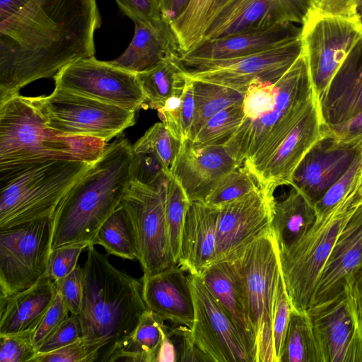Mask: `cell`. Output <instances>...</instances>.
Returning a JSON list of instances; mask_svg holds the SVG:
<instances>
[{
	"mask_svg": "<svg viewBox=\"0 0 362 362\" xmlns=\"http://www.w3.org/2000/svg\"><path fill=\"white\" fill-rule=\"evenodd\" d=\"M96 0H30L0 21V102L66 66L94 57Z\"/></svg>",
	"mask_w": 362,
	"mask_h": 362,
	"instance_id": "cell-1",
	"label": "cell"
},
{
	"mask_svg": "<svg viewBox=\"0 0 362 362\" xmlns=\"http://www.w3.org/2000/svg\"><path fill=\"white\" fill-rule=\"evenodd\" d=\"M83 296L78 314L87 362H112L147 310L143 278L115 267L95 245L87 247Z\"/></svg>",
	"mask_w": 362,
	"mask_h": 362,
	"instance_id": "cell-2",
	"label": "cell"
},
{
	"mask_svg": "<svg viewBox=\"0 0 362 362\" xmlns=\"http://www.w3.org/2000/svg\"><path fill=\"white\" fill-rule=\"evenodd\" d=\"M132 146L124 138L107 145L64 194L52 215L51 248L93 245L105 221L120 205L131 183Z\"/></svg>",
	"mask_w": 362,
	"mask_h": 362,
	"instance_id": "cell-3",
	"label": "cell"
},
{
	"mask_svg": "<svg viewBox=\"0 0 362 362\" xmlns=\"http://www.w3.org/2000/svg\"><path fill=\"white\" fill-rule=\"evenodd\" d=\"M107 142L64 136L49 129L33 98L16 95L0 102V174L54 159L93 162Z\"/></svg>",
	"mask_w": 362,
	"mask_h": 362,
	"instance_id": "cell-4",
	"label": "cell"
},
{
	"mask_svg": "<svg viewBox=\"0 0 362 362\" xmlns=\"http://www.w3.org/2000/svg\"><path fill=\"white\" fill-rule=\"evenodd\" d=\"M276 85L274 108L254 121L243 122L224 144L237 164L245 165L256 180L280 144L317 99L302 52Z\"/></svg>",
	"mask_w": 362,
	"mask_h": 362,
	"instance_id": "cell-5",
	"label": "cell"
},
{
	"mask_svg": "<svg viewBox=\"0 0 362 362\" xmlns=\"http://www.w3.org/2000/svg\"><path fill=\"white\" fill-rule=\"evenodd\" d=\"M91 163L48 160L0 174V230L52 216L64 194Z\"/></svg>",
	"mask_w": 362,
	"mask_h": 362,
	"instance_id": "cell-6",
	"label": "cell"
},
{
	"mask_svg": "<svg viewBox=\"0 0 362 362\" xmlns=\"http://www.w3.org/2000/svg\"><path fill=\"white\" fill-rule=\"evenodd\" d=\"M362 202L357 188L317 219L296 243L279 250V262L292 310L306 313L320 275L332 247L353 213Z\"/></svg>",
	"mask_w": 362,
	"mask_h": 362,
	"instance_id": "cell-7",
	"label": "cell"
},
{
	"mask_svg": "<svg viewBox=\"0 0 362 362\" xmlns=\"http://www.w3.org/2000/svg\"><path fill=\"white\" fill-rule=\"evenodd\" d=\"M230 259L240 275L249 320L255 334L256 362H276L272 313L281 267L279 247L272 228Z\"/></svg>",
	"mask_w": 362,
	"mask_h": 362,
	"instance_id": "cell-8",
	"label": "cell"
},
{
	"mask_svg": "<svg viewBox=\"0 0 362 362\" xmlns=\"http://www.w3.org/2000/svg\"><path fill=\"white\" fill-rule=\"evenodd\" d=\"M33 98L47 126L60 136L107 142L135 124L136 112L59 87L47 96Z\"/></svg>",
	"mask_w": 362,
	"mask_h": 362,
	"instance_id": "cell-9",
	"label": "cell"
},
{
	"mask_svg": "<svg viewBox=\"0 0 362 362\" xmlns=\"http://www.w3.org/2000/svg\"><path fill=\"white\" fill-rule=\"evenodd\" d=\"M301 25L302 52L318 100L362 40V22L360 17L324 15L309 9Z\"/></svg>",
	"mask_w": 362,
	"mask_h": 362,
	"instance_id": "cell-10",
	"label": "cell"
},
{
	"mask_svg": "<svg viewBox=\"0 0 362 362\" xmlns=\"http://www.w3.org/2000/svg\"><path fill=\"white\" fill-rule=\"evenodd\" d=\"M52 217L0 230V297L24 291L47 274Z\"/></svg>",
	"mask_w": 362,
	"mask_h": 362,
	"instance_id": "cell-11",
	"label": "cell"
},
{
	"mask_svg": "<svg viewBox=\"0 0 362 362\" xmlns=\"http://www.w3.org/2000/svg\"><path fill=\"white\" fill-rule=\"evenodd\" d=\"M301 52L299 34L269 49L242 57L180 62L184 76L191 80L213 83L246 93L255 80L276 83Z\"/></svg>",
	"mask_w": 362,
	"mask_h": 362,
	"instance_id": "cell-12",
	"label": "cell"
},
{
	"mask_svg": "<svg viewBox=\"0 0 362 362\" xmlns=\"http://www.w3.org/2000/svg\"><path fill=\"white\" fill-rule=\"evenodd\" d=\"M120 205L132 224L144 275L175 265L165 219V187H152L131 181Z\"/></svg>",
	"mask_w": 362,
	"mask_h": 362,
	"instance_id": "cell-13",
	"label": "cell"
},
{
	"mask_svg": "<svg viewBox=\"0 0 362 362\" xmlns=\"http://www.w3.org/2000/svg\"><path fill=\"white\" fill-rule=\"evenodd\" d=\"M53 78L57 87L134 112L145 109L136 74L95 57L66 66Z\"/></svg>",
	"mask_w": 362,
	"mask_h": 362,
	"instance_id": "cell-14",
	"label": "cell"
},
{
	"mask_svg": "<svg viewBox=\"0 0 362 362\" xmlns=\"http://www.w3.org/2000/svg\"><path fill=\"white\" fill-rule=\"evenodd\" d=\"M194 305L191 328L197 346L214 362H252L230 315L199 275H187Z\"/></svg>",
	"mask_w": 362,
	"mask_h": 362,
	"instance_id": "cell-15",
	"label": "cell"
},
{
	"mask_svg": "<svg viewBox=\"0 0 362 362\" xmlns=\"http://www.w3.org/2000/svg\"><path fill=\"white\" fill-rule=\"evenodd\" d=\"M324 362H362V322L350 285L307 310Z\"/></svg>",
	"mask_w": 362,
	"mask_h": 362,
	"instance_id": "cell-16",
	"label": "cell"
},
{
	"mask_svg": "<svg viewBox=\"0 0 362 362\" xmlns=\"http://www.w3.org/2000/svg\"><path fill=\"white\" fill-rule=\"evenodd\" d=\"M274 191L259 187L219 207L214 261L230 259L271 229Z\"/></svg>",
	"mask_w": 362,
	"mask_h": 362,
	"instance_id": "cell-17",
	"label": "cell"
},
{
	"mask_svg": "<svg viewBox=\"0 0 362 362\" xmlns=\"http://www.w3.org/2000/svg\"><path fill=\"white\" fill-rule=\"evenodd\" d=\"M310 8V0H234L214 18L202 42L279 24H302Z\"/></svg>",
	"mask_w": 362,
	"mask_h": 362,
	"instance_id": "cell-18",
	"label": "cell"
},
{
	"mask_svg": "<svg viewBox=\"0 0 362 362\" xmlns=\"http://www.w3.org/2000/svg\"><path fill=\"white\" fill-rule=\"evenodd\" d=\"M361 152V148L338 140L327 127L296 168L290 185L315 204Z\"/></svg>",
	"mask_w": 362,
	"mask_h": 362,
	"instance_id": "cell-19",
	"label": "cell"
},
{
	"mask_svg": "<svg viewBox=\"0 0 362 362\" xmlns=\"http://www.w3.org/2000/svg\"><path fill=\"white\" fill-rule=\"evenodd\" d=\"M238 166L224 145L197 146L182 143L171 174L190 202H204L220 180Z\"/></svg>",
	"mask_w": 362,
	"mask_h": 362,
	"instance_id": "cell-20",
	"label": "cell"
},
{
	"mask_svg": "<svg viewBox=\"0 0 362 362\" xmlns=\"http://www.w3.org/2000/svg\"><path fill=\"white\" fill-rule=\"evenodd\" d=\"M327 130L317 99L272 156L257 180L259 186L274 192L279 186L290 185L296 168Z\"/></svg>",
	"mask_w": 362,
	"mask_h": 362,
	"instance_id": "cell-21",
	"label": "cell"
},
{
	"mask_svg": "<svg viewBox=\"0 0 362 362\" xmlns=\"http://www.w3.org/2000/svg\"><path fill=\"white\" fill-rule=\"evenodd\" d=\"M362 262V202L341 230L320 275L310 307L329 301L350 285Z\"/></svg>",
	"mask_w": 362,
	"mask_h": 362,
	"instance_id": "cell-22",
	"label": "cell"
},
{
	"mask_svg": "<svg viewBox=\"0 0 362 362\" xmlns=\"http://www.w3.org/2000/svg\"><path fill=\"white\" fill-rule=\"evenodd\" d=\"M177 264L143 275V298L147 309L174 325L191 327L194 305L188 276Z\"/></svg>",
	"mask_w": 362,
	"mask_h": 362,
	"instance_id": "cell-23",
	"label": "cell"
},
{
	"mask_svg": "<svg viewBox=\"0 0 362 362\" xmlns=\"http://www.w3.org/2000/svg\"><path fill=\"white\" fill-rule=\"evenodd\" d=\"M134 23V37L128 47L112 65L138 74L149 70L182 52L170 23L162 18Z\"/></svg>",
	"mask_w": 362,
	"mask_h": 362,
	"instance_id": "cell-24",
	"label": "cell"
},
{
	"mask_svg": "<svg viewBox=\"0 0 362 362\" xmlns=\"http://www.w3.org/2000/svg\"><path fill=\"white\" fill-rule=\"evenodd\" d=\"M318 104L323 122L328 127L344 123L362 110V40L339 68Z\"/></svg>",
	"mask_w": 362,
	"mask_h": 362,
	"instance_id": "cell-25",
	"label": "cell"
},
{
	"mask_svg": "<svg viewBox=\"0 0 362 362\" xmlns=\"http://www.w3.org/2000/svg\"><path fill=\"white\" fill-rule=\"evenodd\" d=\"M199 276L230 315L252 362H256V337L249 320L242 281L234 262L230 259L214 261Z\"/></svg>",
	"mask_w": 362,
	"mask_h": 362,
	"instance_id": "cell-26",
	"label": "cell"
},
{
	"mask_svg": "<svg viewBox=\"0 0 362 362\" xmlns=\"http://www.w3.org/2000/svg\"><path fill=\"white\" fill-rule=\"evenodd\" d=\"M219 208L204 202H191L182 230L177 265L191 274L199 275L215 260Z\"/></svg>",
	"mask_w": 362,
	"mask_h": 362,
	"instance_id": "cell-27",
	"label": "cell"
},
{
	"mask_svg": "<svg viewBox=\"0 0 362 362\" xmlns=\"http://www.w3.org/2000/svg\"><path fill=\"white\" fill-rule=\"evenodd\" d=\"M300 33V28L293 23H284L264 30L205 40L182 53L180 60L193 62L242 57L269 49Z\"/></svg>",
	"mask_w": 362,
	"mask_h": 362,
	"instance_id": "cell-28",
	"label": "cell"
},
{
	"mask_svg": "<svg viewBox=\"0 0 362 362\" xmlns=\"http://www.w3.org/2000/svg\"><path fill=\"white\" fill-rule=\"evenodd\" d=\"M56 293L55 284L45 276L24 291L0 297V335L34 332Z\"/></svg>",
	"mask_w": 362,
	"mask_h": 362,
	"instance_id": "cell-29",
	"label": "cell"
},
{
	"mask_svg": "<svg viewBox=\"0 0 362 362\" xmlns=\"http://www.w3.org/2000/svg\"><path fill=\"white\" fill-rule=\"evenodd\" d=\"M317 217L314 204L292 187L286 197L274 204L271 228L279 250L287 249L299 240L312 227Z\"/></svg>",
	"mask_w": 362,
	"mask_h": 362,
	"instance_id": "cell-30",
	"label": "cell"
},
{
	"mask_svg": "<svg viewBox=\"0 0 362 362\" xmlns=\"http://www.w3.org/2000/svg\"><path fill=\"white\" fill-rule=\"evenodd\" d=\"M180 56L171 57L149 70L136 74L145 97V109L158 110L170 97L182 92L186 78Z\"/></svg>",
	"mask_w": 362,
	"mask_h": 362,
	"instance_id": "cell-31",
	"label": "cell"
},
{
	"mask_svg": "<svg viewBox=\"0 0 362 362\" xmlns=\"http://www.w3.org/2000/svg\"><path fill=\"white\" fill-rule=\"evenodd\" d=\"M165 320L147 309L128 341L118 351L112 362H157Z\"/></svg>",
	"mask_w": 362,
	"mask_h": 362,
	"instance_id": "cell-32",
	"label": "cell"
},
{
	"mask_svg": "<svg viewBox=\"0 0 362 362\" xmlns=\"http://www.w3.org/2000/svg\"><path fill=\"white\" fill-rule=\"evenodd\" d=\"M194 114L189 140L194 138L207 121L221 110L243 104L245 93L224 86L193 81Z\"/></svg>",
	"mask_w": 362,
	"mask_h": 362,
	"instance_id": "cell-33",
	"label": "cell"
},
{
	"mask_svg": "<svg viewBox=\"0 0 362 362\" xmlns=\"http://www.w3.org/2000/svg\"><path fill=\"white\" fill-rule=\"evenodd\" d=\"M279 362H324L321 348L306 313L291 310Z\"/></svg>",
	"mask_w": 362,
	"mask_h": 362,
	"instance_id": "cell-34",
	"label": "cell"
},
{
	"mask_svg": "<svg viewBox=\"0 0 362 362\" xmlns=\"http://www.w3.org/2000/svg\"><path fill=\"white\" fill-rule=\"evenodd\" d=\"M93 245L103 246L107 255L130 260L139 259L138 244L133 226L121 205L102 224Z\"/></svg>",
	"mask_w": 362,
	"mask_h": 362,
	"instance_id": "cell-35",
	"label": "cell"
},
{
	"mask_svg": "<svg viewBox=\"0 0 362 362\" xmlns=\"http://www.w3.org/2000/svg\"><path fill=\"white\" fill-rule=\"evenodd\" d=\"M215 2L216 0H191L186 10L170 25L182 53L202 42Z\"/></svg>",
	"mask_w": 362,
	"mask_h": 362,
	"instance_id": "cell-36",
	"label": "cell"
},
{
	"mask_svg": "<svg viewBox=\"0 0 362 362\" xmlns=\"http://www.w3.org/2000/svg\"><path fill=\"white\" fill-rule=\"evenodd\" d=\"M177 180L170 174L165 186V213L172 257L177 264L187 212L190 204Z\"/></svg>",
	"mask_w": 362,
	"mask_h": 362,
	"instance_id": "cell-37",
	"label": "cell"
},
{
	"mask_svg": "<svg viewBox=\"0 0 362 362\" xmlns=\"http://www.w3.org/2000/svg\"><path fill=\"white\" fill-rule=\"evenodd\" d=\"M185 78L182 92L170 97L157 110L160 121L182 143L189 139L194 114L193 81Z\"/></svg>",
	"mask_w": 362,
	"mask_h": 362,
	"instance_id": "cell-38",
	"label": "cell"
},
{
	"mask_svg": "<svg viewBox=\"0 0 362 362\" xmlns=\"http://www.w3.org/2000/svg\"><path fill=\"white\" fill-rule=\"evenodd\" d=\"M243 119V104L228 107L209 119L190 141L197 146L224 145L238 129Z\"/></svg>",
	"mask_w": 362,
	"mask_h": 362,
	"instance_id": "cell-39",
	"label": "cell"
},
{
	"mask_svg": "<svg viewBox=\"0 0 362 362\" xmlns=\"http://www.w3.org/2000/svg\"><path fill=\"white\" fill-rule=\"evenodd\" d=\"M181 146L182 142L160 122L151 127L132 146V149L153 153L170 175Z\"/></svg>",
	"mask_w": 362,
	"mask_h": 362,
	"instance_id": "cell-40",
	"label": "cell"
},
{
	"mask_svg": "<svg viewBox=\"0 0 362 362\" xmlns=\"http://www.w3.org/2000/svg\"><path fill=\"white\" fill-rule=\"evenodd\" d=\"M259 185L245 165H238L228 173L217 184L204 202L221 207L257 189Z\"/></svg>",
	"mask_w": 362,
	"mask_h": 362,
	"instance_id": "cell-41",
	"label": "cell"
},
{
	"mask_svg": "<svg viewBox=\"0 0 362 362\" xmlns=\"http://www.w3.org/2000/svg\"><path fill=\"white\" fill-rule=\"evenodd\" d=\"M361 176L362 152L356 157L344 174L314 204L317 215L327 214L350 192L359 188Z\"/></svg>",
	"mask_w": 362,
	"mask_h": 362,
	"instance_id": "cell-42",
	"label": "cell"
},
{
	"mask_svg": "<svg viewBox=\"0 0 362 362\" xmlns=\"http://www.w3.org/2000/svg\"><path fill=\"white\" fill-rule=\"evenodd\" d=\"M277 93L276 83L255 80L249 85L243 102V122L254 121L272 110Z\"/></svg>",
	"mask_w": 362,
	"mask_h": 362,
	"instance_id": "cell-43",
	"label": "cell"
},
{
	"mask_svg": "<svg viewBox=\"0 0 362 362\" xmlns=\"http://www.w3.org/2000/svg\"><path fill=\"white\" fill-rule=\"evenodd\" d=\"M131 175L132 182L160 188L165 186L170 175L153 153L132 149Z\"/></svg>",
	"mask_w": 362,
	"mask_h": 362,
	"instance_id": "cell-44",
	"label": "cell"
},
{
	"mask_svg": "<svg viewBox=\"0 0 362 362\" xmlns=\"http://www.w3.org/2000/svg\"><path fill=\"white\" fill-rule=\"evenodd\" d=\"M291 310V304L281 270L276 286L272 313V334L276 362H279Z\"/></svg>",
	"mask_w": 362,
	"mask_h": 362,
	"instance_id": "cell-45",
	"label": "cell"
},
{
	"mask_svg": "<svg viewBox=\"0 0 362 362\" xmlns=\"http://www.w3.org/2000/svg\"><path fill=\"white\" fill-rule=\"evenodd\" d=\"M88 246L78 243L52 249L46 276L57 284L77 267L81 253Z\"/></svg>",
	"mask_w": 362,
	"mask_h": 362,
	"instance_id": "cell-46",
	"label": "cell"
},
{
	"mask_svg": "<svg viewBox=\"0 0 362 362\" xmlns=\"http://www.w3.org/2000/svg\"><path fill=\"white\" fill-rule=\"evenodd\" d=\"M34 332L0 335V362H32L37 354Z\"/></svg>",
	"mask_w": 362,
	"mask_h": 362,
	"instance_id": "cell-47",
	"label": "cell"
},
{
	"mask_svg": "<svg viewBox=\"0 0 362 362\" xmlns=\"http://www.w3.org/2000/svg\"><path fill=\"white\" fill-rule=\"evenodd\" d=\"M69 309L57 291L50 307L33 332V343L36 350L69 317Z\"/></svg>",
	"mask_w": 362,
	"mask_h": 362,
	"instance_id": "cell-48",
	"label": "cell"
},
{
	"mask_svg": "<svg viewBox=\"0 0 362 362\" xmlns=\"http://www.w3.org/2000/svg\"><path fill=\"white\" fill-rule=\"evenodd\" d=\"M83 338L78 315L71 314L37 349V354H45L71 344Z\"/></svg>",
	"mask_w": 362,
	"mask_h": 362,
	"instance_id": "cell-49",
	"label": "cell"
},
{
	"mask_svg": "<svg viewBox=\"0 0 362 362\" xmlns=\"http://www.w3.org/2000/svg\"><path fill=\"white\" fill-rule=\"evenodd\" d=\"M56 285L70 313H79L83 296V268L77 266Z\"/></svg>",
	"mask_w": 362,
	"mask_h": 362,
	"instance_id": "cell-50",
	"label": "cell"
},
{
	"mask_svg": "<svg viewBox=\"0 0 362 362\" xmlns=\"http://www.w3.org/2000/svg\"><path fill=\"white\" fill-rule=\"evenodd\" d=\"M119 10L133 22L160 18L159 0H115Z\"/></svg>",
	"mask_w": 362,
	"mask_h": 362,
	"instance_id": "cell-51",
	"label": "cell"
},
{
	"mask_svg": "<svg viewBox=\"0 0 362 362\" xmlns=\"http://www.w3.org/2000/svg\"><path fill=\"white\" fill-rule=\"evenodd\" d=\"M32 362H87V354L83 338L58 349L37 354Z\"/></svg>",
	"mask_w": 362,
	"mask_h": 362,
	"instance_id": "cell-52",
	"label": "cell"
},
{
	"mask_svg": "<svg viewBox=\"0 0 362 362\" xmlns=\"http://www.w3.org/2000/svg\"><path fill=\"white\" fill-rule=\"evenodd\" d=\"M360 0H310V8L320 14L344 18L359 17Z\"/></svg>",
	"mask_w": 362,
	"mask_h": 362,
	"instance_id": "cell-53",
	"label": "cell"
},
{
	"mask_svg": "<svg viewBox=\"0 0 362 362\" xmlns=\"http://www.w3.org/2000/svg\"><path fill=\"white\" fill-rule=\"evenodd\" d=\"M327 127L338 140L362 148V110L348 121Z\"/></svg>",
	"mask_w": 362,
	"mask_h": 362,
	"instance_id": "cell-54",
	"label": "cell"
},
{
	"mask_svg": "<svg viewBox=\"0 0 362 362\" xmlns=\"http://www.w3.org/2000/svg\"><path fill=\"white\" fill-rule=\"evenodd\" d=\"M161 17L170 25L186 10L191 0H159Z\"/></svg>",
	"mask_w": 362,
	"mask_h": 362,
	"instance_id": "cell-55",
	"label": "cell"
},
{
	"mask_svg": "<svg viewBox=\"0 0 362 362\" xmlns=\"http://www.w3.org/2000/svg\"><path fill=\"white\" fill-rule=\"evenodd\" d=\"M350 287L362 322V262L352 276Z\"/></svg>",
	"mask_w": 362,
	"mask_h": 362,
	"instance_id": "cell-56",
	"label": "cell"
},
{
	"mask_svg": "<svg viewBox=\"0 0 362 362\" xmlns=\"http://www.w3.org/2000/svg\"><path fill=\"white\" fill-rule=\"evenodd\" d=\"M30 0H0V21L18 12Z\"/></svg>",
	"mask_w": 362,
	"mask_h": 362,
	"instance_id": "cell-57",
	"label": "cell"
},
{
	"mask_svg": "<svg viewBox=\"0 0 362 362\" xmlns=\"http://www.w3.org/2000/svg\"><path fill=\"white\" fill-rule=\"evenodd\" d=\"M234 0H216V2L213 6L210 20H209V25L211 24L214 18L217 16V15L225 8H226L228 5H230Z\"/></svg>",
	"mask_w": 362,
	"mask_h": 362,
	"instance_id": "cell-58",
	"label": "cell"
},
{
	"mask_svg": "<svg viewBox=\"0 0 362 362\" xmlns=\"http://www.w3.org/2000/svg\"><path fill=\"white\" fill-rule=\"evenodd\" d=\"M358 15L360 17V19L362 22V0H360L358 8Z\"/></svg>",
	"mask_w": 362,
	"mask_h": 362,
	"instance_id": "cell-59",
	"label": "cell"
},
{
	"mask_svg": "<svg viewBox=\"0 0 362 362\" xmlns=\"http://www.w3.org/2000/svg\"><path fill=\"white\" fill-rule=\"evenodd\" d=\"M359 191H360L361 194H362V176H361V183H360V186H359Z\"/></svg>",
	"mask_w": 362,
	"mask_h": 362,
	"instance_id": "cell-60",
	"label": "cell"
},
{
	"mask_svg": "<svg viewBox=\"0 0 362 362\" xmlns=\"http://www.w3.org/2000/svg\"><path fill=\"white\" fill-rule=\"evenodd\" d=\"M362 323V322H361Z\"/></svg>",
	"mask_w": 362,
	"mask_h": 362,
	"instance_id": "cell-61",
	"label": "cell"
}]
</instances>
